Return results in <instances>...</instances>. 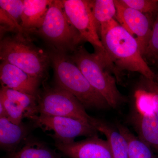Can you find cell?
I'll return each instance as SVG.
<instances>
[{
    "instance_id": "obj_10",
    "label": "cell",
    "mask_w": 158,
    "mask_h": 158,
    "mask_svg": "<svg viewBox=\"0 0 158 158\" xmlns=\"http://www.w3.org/2000/svg\"><path fill=\"white\" fill-rule=\"evenodd\" d=\"M54 145L68 158H113L110 142L98 135L65 144L55 142Z\"/></svg>"
},
{
    "instance_id": "obj_1",
    "label": "cell",
    "mask_w": 158,
    "mask_h": 158,
    "mask_svg": "<svg viewBox=\"0 0 158 158\" xmlns=\"http://www.w3.org/2000/svg\"><path fill=\"white\" fill-rule=\"evenodd\" d=\"M104 53H101L112 73L119 81L123 72L140 73L153 80L155 73L144 61L136 38L116 22L99 35Z\"/></svg>"
},
{
    "instance_id": "obj_4",
    "label": "cell",
    "mask_w": 158,
    "mask_h": 158,
    "mask_svg": "<svg viewBox=\"0 0 158 158\" xmlns=\"http://www.w3.org/2000/svg\"><path fill=\"white\" fill-rule=\"evenodd\" d=\"M0 59L40 81L51 61L50 54L33 44L22 33L1 40Z\"/></svg>"
},
{
    "instance_id": "obj_12",
    "label": "cell",
    "mask_w": 158,
    "mask_h": 158,
    "mask_svg": "<svg viewBox=\"0 0 158 158\" xmlns=\"http://www.w3.org/2000/svg\"><path fill=\"white\" fill-rule=\"evenodd\" d=\"M128 122L138 138L158 153V118L154 111L139 112L132 107Z\"/></svg>"
},
{
    "instance_id": "obj_23",
    "label": "cell",
    "mask_w": 158,
    "mask_h": 158,
    "mask_svg": "<svg viewBox=\"0 0 158 158\" xmlns=\"http://www.w3.org/2000/svg\"><path fill=\"white\" fill-rule=\"evenodd\" d=\"M23 6L24 2L22 0L0 1V8L7 12L20 26Z\"/></svg>"
},
{
    "instance_id": "obj_18",
    "label": "cell",
    "mask_w": 158,
    "mask_h": 158,
    "mask_svg": "<svg viewBox=\"0 0 158 158\" xmlns=\"http://www.w3.org/2000/svg\"><path fill=\"white\" fill-rule=\"evenodd\" d=\"M0 95L5 96L23 109L26 112V118L37 115V96L3 87H1Z\"/></svg>"
},
{
    "instance_id": "obj_13",
    "label": "cell",
    "mask_w": 158,
    "mask_h": 158,
    "mask_svg": "<svg viewBox=\"0 0 158 158\" xmlns=\"http://www.w3.org/2000/svg\"><path fill=\"white\" fill-rule=\"evenodd\" d=\"M36 128L32 122L16 124L8 118H0V147L7 155L13 153Z\"/></svg>"
},
{
    "instance_id": "obj_14",
    "label": "cell",
    "mask_w": 158,
    "mask_h": 158,
    "mask_svg": "<svg viewBox=\"0 0 158 158\" xmlns=\"http://www.w3.org/2000/svg\"><path fill=\"white\" fill-rule=\"evenodd\" d=\"M21 26L24 32L36 33L43 24L52 1L23 0Z\"/></svg>"
},
{
    "instance_id": "obj_9",
    "label": "cell",
    "mask_w": 158,
    "mask_h": 158,
    "mask_svg": "<svg viewBox=\"0 0 158 158\" xmlns=\"http://www.w3.org/2000/svg\"><path fill=\"white\" fill-rule=\"evenodd\" d=\"M115 19L136 38L141 54L149 40L154 20L125 5L121 0H115Z\"/></svg>"
},
{
    "instance_id": "obj_2",
    "label": "cell",
    "mask_w": 158,
    "mask_h": 158,
    "mask_svg": "<svg viewBox=\"0 0 158 158\" xmlns=\"http://www.w3.org/2000/svg\"><path fill=\"white\" fill-rule=\"evenodd\" d=\"M50 55L56 87L72 94L86 110L110 108L104 98L90 85L69 56L57 51Z\"/></svg>"
},
{
    "instance_id": "obj_20",
    "label": "cell",
    "mask_w": 158,
    "mask_h": 158,
    "mask_svg": "<svg viewBox=\"0 0 158 158\" xmlns=\"http://www.w3.org/2000/svg\"><path fill=\"white\" fill-rule=\"evenodd\" d=\"M142 56L150 68L152 66L158 69V13L154 21L149 40Z\"/></svg>"
},
{
    "instance_id": "obj_8",
    "label": "cell",
    "mask_w": 158,
    "mask_h": 158,
    "mask_svg": "<svg viewBox=\"0 0 158 158\" xmlns=\"http://www.w3.org/2000/svg\"><path fill=\"white\" fill-rule=\"evenodd\" d=\"M64 10L73 26L84 40L90 43L95 52H104L92 11V1L63 0Z\"/></svg>"
},
{
    "instance_id": "obj_16",
    "label": "cell",
    "mask_w": 158,
    "mask_h": 158,
    "mask_svg": "<svg viewBox=\"0 0 158 158\" xmlns=\"http://www.w3.org/2000/svg\"><path fill=\"white\" fill-rule=\"evenodd\" d=\"M92 125L98 132L104 135L110 142L113 158H128L127 142L117 128H115L106 122L95 118Z\"/></svg>"
},
{
    "instance_id": "obj_27",
    "label": "cell",
    "mask_w": 158,
    "mask_h": 158,
    "mask_svg": "<svg viewBox=\"0 0 158 158\" xmlns=\"http://www.w3.org/2000/svg\"><path fill=\"white\" fill-rule=\"evenodd\" d=\"M155 73V78L153 80L156 83H157L158 84V70L157 72Z\"/></svg>"
},
{
    "instance_id": "obj_26",
    "label": "cell",
    "mask_w": 158,
    "mask_h": 158,
    "mask_svg": "<svg viewBox=\"0 0 158 158\" xmlns=\"http://www.w3.org/2000/svg\"><path fill=\"white\" fill-rule=\"evenodd\" d=\"M5 117L8 118V115H7L6 108L2 103L0 102V118H5Z\"/></svg>"
},
{
    "instance_id": "obj_21",
    "label": "cell",
    "mask_w": 158,
    "mask_h": 158,
    "mask_svg": "<svg viewBox=\"0 0 158 158\" xmlns=\"http://www.w3.org/2000/svg\"><path fill=\"white\" fill-rule=\"evenodd\" d=\"M125 5L137 10L148 17L155 19L158 13V1L156 0H121Z\"/></svg>"
},
{
    "instance_id": "obj_24",
    "label": "cell",
    "mask_w": 158,
    "mask_h": 158,
    "mask_svg": "<svg viewBox=\"0 0 158 158\" xmlns=\"http://www.w3.org/2000/svg\"><path fill=\"white\" fill-rule=\"evenodd\" d=\"M1 33L6 31H15L17 33L23 34L22 28L7 12L0 8Z\"/></svg>"
},
{
    "instance_id": "obj_5",
    "label": "cell",
    "mask_w": 158,
    "mask_h": 158,
    "mask_svg": "<svg viewBox=\"0 0 158 158\" xmlns=\"http://www.w3.org/2000/svg\"><path fill=\"white\" fill-rule=\"evenodd\" d=\"M36 33L50 44L56 51L73 52L85 41L73 26L64 10L62 1H52L41 27Z\"/></svg>"
},
{
    "instance_id": "obj_6",
    "label": "cell",
    "mask_w": 158,
    "mask_h": 158,
    "mask_svg": "<svg viewBox=\"0 0 158 158\" xmlns=\"http://www.w3.org/2000/svg\"><path fill=\"white\" fill-rule=\"evenodd\" d=\"M37 114L70 117L91 124L94 119L75 97L57 87L45 88L37 95Z\"/></svg>"
},
{
    "instance_id": "obj_3",
    "label": "cell",
    "mask_w": 158,
    "mask_h": 158,
    "mask_svg": "<svg viewBox=\"0 0 158 158\" xmlns=\"http://www.w3.org/2000/svg\"><path fill=\"white\" fill-rule=\"evenodd\" d=\"M69 56L90 85L104 98L110 108L118 109L126 102V98L117 88V80L112 74L110 67L101 54L96 52H89L81 45Z\"/></svg>"
},
{
    "instance_id": "obj_7",
    "label": "cell",
    "mask_w": 158,
    "mask_h": 158,
    "mask_svg": "<svg viewBox=\"0 0 158 158\" xmlns=\"http://www.w3.org/2000/svg\"><path fill=\"white\" fill-rule=\"evenodd\" d=\"M44 132L52 131L48 135L55 142L69 143L77 137H90L97 135L98 131L89 123L70 117L37 114L27 118Z\"/></svg>"
},
{
    "instance_id": "obj_22",
    "label": "cell",
    "mask_w": 158,
    "mask_h": 158,
    "mask_svg": "<svg viewBox=\"0 0 158 158\" xmlns=\"http://www.w3.org/2000/svg\"><path fill=\"white\" fill-rule=\"evenodd\" d=\"M0 102L2 103L6 108L8 118L11 122L19 124L26 118V113L23 109L5 96L0 95Z\"/></svg>"
},
{
    "instance_id": "obj_15",
    "label": "cell",
    "mask_w": 158,
    "mask_h": 158,
    "mask_svg": "<svg viewBox=\"0 0 158 158\" xmlns=\"http://www.w3.org/2000/svg\"><path fill=\"white\" fill-rule=\"evenodd\" d=\"M23 143L22 147L7 155L6 158H62V154L34 137L29 136Z\"/></svg>"
},
{
    "instance_id": "obj_11",
    "label": "cell",
    "mask_w": 158,
    "mask_h": 158,
    "mask_svg": "<svg viewBox=\"0 0 158 158\" xmlns=\"http://www.w3.org/2000/svg\"><path fill=\"white\" fill-rule=\"evenodd\" d=\"M0 81L2 87L37 96L39 80L31 77L17 66L1 61Z\"/></svg>"
},
{
    "instance_id": "obj_19",
    "label": "cell",
    "mask_w": 158,
    "mask_h": 158,
    "mask_svg": "<svg viewBox=\"0 0 158 158\" xmlns=\"http://www.w3.org/2000/svg\"><path fill=\"white\" fill-rule=\"evenodd\" d=\"M92 11L98 32L102 26L115 19L116 8L114 0L92 1Z\"/></svg>"
},
{
    "instance_id": "obj_17",
    "label": "cell",
    "mask_w": 158,
    "mask_h": 158,
    "mask_svg": "<svg viewBox=\"0 0 158 158\" xmlns=\"http://www.w3.org/2000/svg\"><path fill=\"white\" fill-rule=\"evenodd\" d=\"M116 127L127 142L128 158H157L152 148L132 132L128 128L119 123H116Z\"/></svg>"
},
{
    "instance_id": "obj_25",
    "label": "cell",
    "mask_w": 158,
    "mask_h": 158,
    "mask_svg": "<svg viewBox=\"0 0 158 158\" xmlns=\"http://www.w3.org/2000/svg\"><path fill=\"white\" fill-rule=\"evenodd\" d=\"M138 81L150 94L155 113L158 118V84L153 80L147 78L142 75Z\"/></svg>"
}]
</instances>
